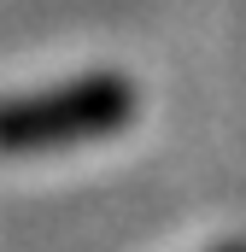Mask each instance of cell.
<instances>
[{
	"label": "cell",
	"mask_w": 246,
	"mask_h": 252,
	"mask_svg": "<svg viewBox=\"0 0 246 252\" xmlns=\"http://www.w3.org/2000/svg\"><path fill=\"white\" fill-rule=\"evenodd\" d=\"M217 252H246V241H241V247H217Z\"/></svg>",
	"instance_id": "obj_2"
},
{
	"label": "cell",
	"mask_w": 246,
	"mask_h": 252,
	"mask_svg": "<svg viewBox=\"0 0 246 252\" xmlns=\"http://www.w3.org/2000/svg\"><path fill=\"white\" fill-rule=\"evenodd\" d=\"M141 94L118 70H94V76H70L53 88H30L0 100V153L6 158H35V153H70V147H94L123 124H135Z\"/></svg>",
	"instance_id": "obj_1"
}]
</instances>
